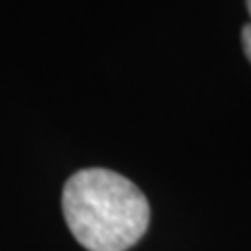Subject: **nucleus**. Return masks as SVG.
<instances>
[{
	"instance_id": "nucleus-1",
	"label": "nucleus",
	"mask_w": 251,
	"mask_h": 251,
	"mask_svg": "<svg viewBox=\"0 0 251 251\" xmlns=\"http://www.w3.org/2000/svg\"><path fill=\"white\" fill-rule=\"evenodd\" d=\"M61 205L69 230L88 251H128L151 220L145 193L105 168L75 172L63 186Z\"/></svg>"
},
{
	"instance_id": "nucleus-2",
	"label": "nucleus",
	"mask_w": 251,
	"mask_h": 251,
	"mask_svg": "<svg viewBox=\"0 0 251 251\" xmlns=\"http://www.w3.org/2000/svg\"><path fill=\"white\" fill-rule=\"evenodd\" d=\"M245 4H247L249 17H251V0H245ZM241 44H243V52H245V57L251 63V21L247 25H243V29H241Z\"/></svg>"
}]
</instances>
